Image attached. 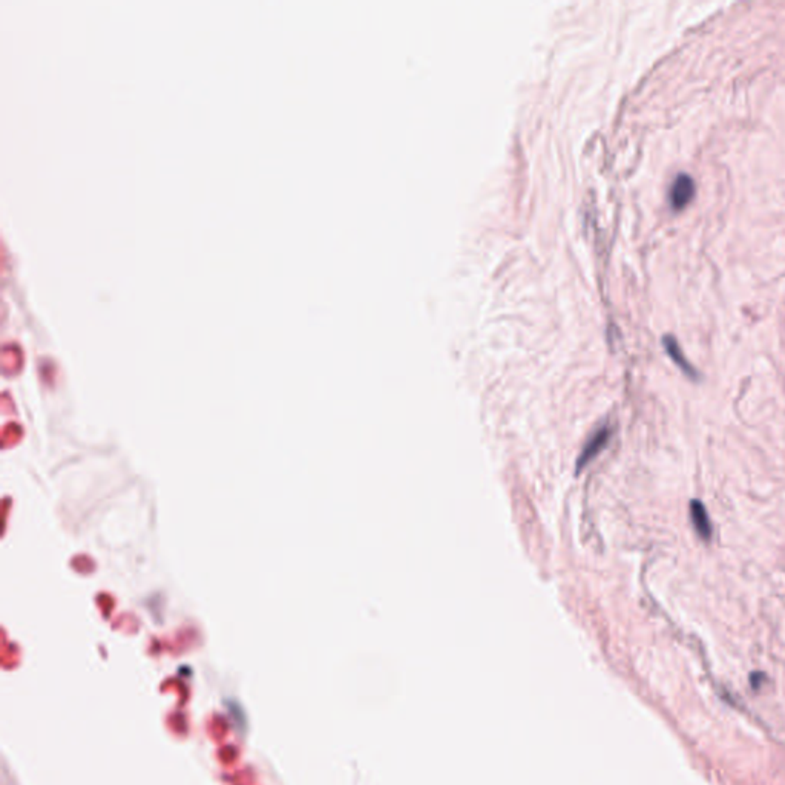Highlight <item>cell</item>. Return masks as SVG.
Wrapping results in <instances>:
<instances>
[{
	"instance_id": "277c9868",
	"label": "cell",
	"mask_w": 785,
	"mask_h": 785,
	"mask_svg": "<svg viewBox=\"0 0 785 785\" xmlns=\"http://www.w3.org/2000/svg\"><path fill=\"white\" fill-rule=\"evenodd\" d=\"M611 434H612L611 428L603 427V428H600L594 436H592L589 442L586 443V447L583 448L581 456L579 457V468L581 465H586L592 457H595L600 453V451L604 448L606 443L609 442V439H611Z\"/></svg>"
},
{
	"instance_id": "3957f363",
	"label": "cell",
	"mask_w": 785,
	"mask_h": 785,
	"mask_svg": "<svg viewBox=\"0 0 785 785\" xmlns=\"http://www.w3.org/2000/svg\"><path fill=\"white\" fill-rule=\"evenodd\" d=\"M663 345L666 348V352H668L669 358L675 362V364L679 367L681 372H683L687 377H691L692 381H698L700 379V374H698V370H696L691 362L687 361V358L684 356L683 350H681V347L678 344V340L668 335L663 338Z\"/></svg>"
},
{
	"instance_id": "6da1fadb",
	"label": "cell",
	"mask_w": 785,
	"mask_h": 785,
	"mask_svg": "<svg viewBox=\"0 0 785 785\" xmlns=\"http://www.w3.org/2000/svg\"><path fill=\"white\" fill-rule=\"evenodd\" d=\"M695 181L691 175L679 174L670 188V204L675 210H683L695 197Z\"/></svg>"
},
{
	"instance_id": "7a4b0ae2",
	"label": "cell",
	"mask_w": 785,
	"mask_h": 785,
	"mask_svg": "<svg viewBox=\"0 0 785 785\" xmlns=\"http://www.w3.org/2000/svg\"><path fill=\"white\" fill-rule=\"evenodd\" d=\"M688 511H691V520L693 528L696 531V534L701 540H704V542H710L712 540V523H710V518L707 514V509L704 506V503L700 502V500H692L691 502V506H688Z\"/></svg>"
}]
</instances>
